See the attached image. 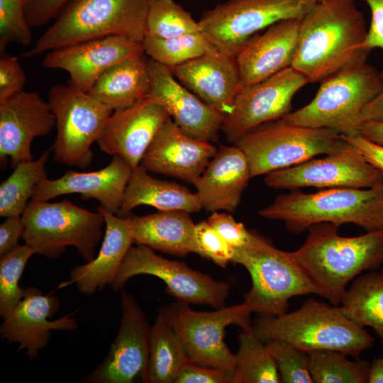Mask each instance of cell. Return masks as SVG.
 <instances>
[{"instance_id": "6da1fadb", "label": "cell", "mask_w": 383, "mask_h": 383, "mask_svg": "<svg viewBox=\"0 0 383 383\" xmlns=\"http://www.w3.org/2000/svg\"><path fill=\"white\" fill-rule=\"evenodd\" d=\"M367 34L355 0L317 1L300 21L292 67L309 82H321L370 51L362 48Z\"/></svg>"}, {"instance_id": "7a4b0ae2", "label": "cell", "mask_w": 383, "mask_h": 383, "mask_svg": "<svg viewBox=\"0 0 383 383\" xmlns=\"http://www.w3.org/2000/svg\"><path fill=\"white\" fill-rule=\"evenodd\" d=\"M340 225L320 223L311 226L301 246L292 254L319 289L321 297L340 304L349 283L364 271L383 265V229L345 237Z\"/></svg>"}, {"instance_id": "3957f363", "label": "cell", "mask_w": 383, "mask_h": 383, "mask_svg": "<svg viewBox=\"0 0 383 383\" xmlns=\"http://www.w3.org/2000/svg\"><path fill=\"white\" fill-rule=\"evenodd\" d=\"M252 333L264 343L282 340L306 353L331 350L355 358L373 347L374 341L341 306H331L313 298L294 311L260 316L252 323Z\"/></svg>"}, {"instance_id": "277c9868", "label": "cell", "mask_w": 383, "mask_h": 383, "mask_svg": "<svg viewBox=\"0 0 383 383\" xmlns=\"http://www.w3.org/2000/svg\"><path fill=\"white\" fill-rule=\"evenodd\" d=\"M260 216L284 222L302 233L314 224L353 223L367 231L383 229V184L366 189L331 188L315 193L297 189L277 196L259 211Z\"/></svg>"}, {"instance_id": "5b68a950", "label": "cell", "mask_w": 383, "mask_h": 383, "mask_svg": "<svg viewBox=\"0 0 383 383\" xmlns=\"http://www.w3.org/2000/svg\"><path fill=\"white\" fill-rule=\"evenodd\" d=\"M367 58H360L324 78L308 104L282 119L343 135L359 133L365 107L383 89L381 71L368 64Z\"/></svg>"}, {"instance_id": "8992f818", "label": "cell", "mask_w": 383, "mask_h": 383, "mask_svg": "<svg viewBox=\"0 0 383 383\" xmlns=\"http://www.w3.org/2000/svg\"><path fill=\"white\" fill-rule=\"evenodd\" d=\"M151 0H71L22 57L85 40L118 35L143 43Z\"/></svg>"}, {"instance_id": "52a82bcc", "label": "cell", "mask_w": 383, "mask_h": 383, "mask_svg": "<svg viewBox=\"0 0 383 383\" xmlns=\"http://www.w3.org/2000/svg\"><path fill=\"white\" fill-rule=\"evenodd\" d=\"M234 249L232 262L243 266L251 277L252 286L244 294V302L252 313L278 316L287 312L294 296H321L292 252L275 248L267 238L250 231L246 243Z\"/></svg>"}, {"instance_id": "ba28073f", "label": "cell", "mask_w": 383, "mask_h": 383, "mask_svg": "<svg viewBox=\"0 0 383 383\" xmlns=\"http://www.w3.org/2000/svg\"><path fill=\"white\" fill-rule=\"evenodd\" d=\"M23 240L35 253L55 259L67 247L75 248L87 262L96 257L105 221L99 212L77 206L69 199L58 202L31 199L21 215Z\"/></svg>"}, {"instance_id": "9c48e42d", "label": "cell", "mask_w": 383, "mask_h": 383, "mask_svg": "<svg viewBox=\"0 0 383 383\" xmlns=\"http://www.w3.org/2000/svg\"><path fill=\"white\" fill-rule=\"evenodd\" d=\"M345 143L334 130L295 125L281 118L253 128L235 145L246 155L255 177L332 154Z\"/></svg>"}, {"instance_id": "30bf717a", "label": "cell", "mask_w": 383, "mask_h": 383, "mask_svg": "<svg viewBox=\"0 0 383 383\" xmlns=\"http://www.w3.org/2000/svg\"><path fill=\"white\" fill-rule=\"evenodd\" d=\"M189 304L176 300L160 307L158 315L178 334L190 361L221 370L231 378L235 355L225 343L226 328L236 325L243 331H252L251 309L244 301L213 311H196Z\"/></svg>"}, {"instance_id": "8fae6325", "label": "cell", "mask_w": 383, "mask_h": 383, "mask_svg": "<svg viewBox=\"0 0 383 383\" xmlns=\"http://www.w3.org/2000/svg\"><path fill=\"white\" fill-rule=\"evenodd\" d=\"M48 101L56 118L57 135L51 148L54 160L67 166L89 167L91 147L114 110L69 83L52 87Z\"/></svg>"}, {"instance_id": "7c38bea8", "label": "cell", "mask_w": 383, "mask_h": 383, "mask_svg": "<svg viewBox=\"0 0 383 383\" xmlns=\"http://www.w3.org/2000/svg\"><path fill=\"white\" fill-rule=\"evenodd\" d=\"M316 0H228L203 13L201 32L220 51L235 57L256 33L281 21L301 18Z\"/></svg>"}, {"instance_id": "4fadbf2b", "label": "cell", "mask_w": 383, "mask_h": 383, "mask_svg": "<svg viewBox=\"0 0 383 383\" xmlns=\"http://www.w3.org/2000/svg\"><path fill=\"white\" fill-rule=\"evenodd\" d=\"M148 274L162 279L167 294L188 304L225 306L231 284L190 268L185 262L157 255L146 245L132 247L123 261L111 289L119 292L131 277Z\"/></svg>"}, {"instance_id": "5bb4252c", "label": "cell", "mask_w": 383, "mask_h": 383, "mask_svg": "<svg viewBox=\"0 0 383 383\" xmlns=\"http://www.w3.org/2000/svg\"><path fill=\"white\" fill-rule=\"evenodd\" d=\"M264 182L271 188L290 190L303 187L366 189L383 184V172L345 141L335 152L265 174Z\"/></svg>"}, {"instance_id": "9a60e30c", "label": "cell", "mask_w": 383, "mask_h": 383, "mask_svg": "<svg viewBox=\"0 0 383 383\" xmlns=\"http://www.w3.org/2000/svg\"><path fill=\"white\" fill-rule=\"evenodd\" d=\"M118 334L104 360L82 377L87 383H147L151 326L135 299L121 290Z\"/></svg>"}, {"instance_id": "2e32d148", "label": "cell", "mask_w": 383, "mask_h": 383, "mask_svg": "<svg viewBox=\"0 0 383 383\" xmlns=\"http://www.w3.org/2000/svg\"><path fill=\"white\" fill-rule=\"evenodd\" d=\"M289 67L257 83L243 87L222 127L227 140L235 144L253 128L282 118L291 112L296 93L309 83Z\"/></svg>"}, {"instance_id": "e0dca14e", "label": "cell", "mask_w": 383, "mask_h": 383, "mask_svg": "<svg viewBox=\"0 0 383 383\" xmlns=\"http://www.w3.org/2000/svg\"><path fill=\"white\" fill-rule=\"evenodd\" d=\"M149 95L160 104L174 123L189 136L217 142L225 116L179 84L169 67L147 59Z\"/></svg>"}, {"instance_id": "ac0fdd59", "label": "cell", "mask_w": 383, "mask_h": 383, "mask_svg": "<svg viewBox=\"0 0 383 383\" xmlns=\"http://www.w3.org/2000/svg\"><path fill=\"white\" fill-rule=\"evenodd\" d=\"M56 126V118L48 101L35 91H21L0 101V160L4 168L33 160L31 144Z\"/></svg>"}, {"instance_id": "d6986e66", "label": "cell", "mask_w": 383, "mask_h": 383, "mask_svg": "<svg viewBox=\"0 0 383 383\" xmlns=\"http://www.w3.org/2000/svg\"><path fill=\"white\" fill-rule=\"evenodd\" d=\"M170 118L165 108L148 94L128 107L114 110L96 143L102 152L123 158L134 170Z\"/></svg>"}, {"instance_id": "ffe728a7", "label": "cell", "mask_w": 383, "mask_h": 383, "mask_svg": "<svg viewBox=\"0 0 383 383\" xmlns=\"http://www.w3.org/2000/svg\"><path fill=\"white\" fill-rule=\"evenodd\" d=\"M58 297L43 294L39 289H25L21 301L3 318L0 335L7 343L20 344L17 351L27 350L31 360L38 358L39 350L45 348L52 336V331H74L76 319L69 314L50 321L60 308Z\"/></svg>"}, {"instance_id": "44dd1931", "label": "cell", "mask_w": 383, "mask_h": 383, "mask_svg": "<svg viewBox=\"0 0 383 383\" xmlns=\"http://www.w3.org/2000/svg\"><path fill=\"white\" fill-rule=\"evenodd\" d=\"M143 53L142 43L112 35L52 50L44 57L43 65L48 69L67 71L70 75L68 83L87 92L109 67Z\"/></svg>"}, {"instance_id": "7402d4cb", "label": "cell", "mask_w": 383, "mask_h": 383, "mask_svg": "<svg viewBox=\"0 0 383 383\" xmlns=\"http://www.w3.org/2000/svg\"><path fill=\"white\" fill-rule=\"evenodd\" d=\"M217 149L186 134L170 118L144 154L140 165L148 172L193 184L204 172Z\"/></svg>"}, {"instance_id": "603a6c76", "label": "cell", "mask_w": 383, "mask_h": 383, "mask_svg": "<svg viewBox=\"0 0 383 383\" xmlns=\"http://www.w3.org/2000/svg\"><path fill=\"white\" fill-rule=\"evenodd\" d=\"M181 84L225 116L242 88L235 57L218 49L170 67Z\"/></svg>"}, {"instance_id": "cb8c5ba5", "label": "cell", "mask_w": 383, "mask_h": 383, "mask_svg": "<svg viewBox=\"0 0 383 383\" xmlns=\"http://www.w3.org/2000/svg\"><path fill=\"white\" fill-rule=\"evenodd\" d=\"M132 171L123 158L114 156L106 167L96 171L69 170L57 179H43L35 187L32 199L49 201L64 194H79L82 199H95L116 214Z\"/></svg>"}, {"instance_id": "d4e9b609", "label": "cell", "mask_w": 383, "mask_h": 383, "mask_svg": "<svg viewBox=\"0 0 383 383\" xmlns=\"http://www.w3.org/2000/svg\"><path fill=\"white\" fill-rule=\"evenodd\" d=\"M301 18L279 21L252 36L235 56L241 86L250 85L292 67Z\"/></svg>"}, {"instance_id": "484cf974", "label": "cell", "mask_w": 383, "mask_h": 383, "mask_svg": "<svg viewBox=\"0 0 383 383\" xmlns=\"http://www.w3.org/2000/svg\"><path fill=\"white\" fill-rule=\"evenodd\" d=\"M252 178L246 155L236 145H221L204 172L192 184L202 209L234 211Z\"/></svg>"}, {"instance_id": "4316f807", "label": "cell", "mask_w": 383, "mask_h": 383, "mask_svg": "<svg viewBox=\"0 0 383 383\" xmlns=\"http://www.w3.org/2000/svg\"><path fill=\"white\" fill-rule=\"evenodd\" d=\"M97 211L105 221V233L98 255L86 264L72 267L70 279L60 288L74 284L79 292L91 296L106 285H112L115 277L134 243L127 218L118 216L102 206Z\"/></svg>"}, {"instance_id": "83f0119b", "label": "cell", "mask_w": 383, "mask_h": 383, "mask_svg": "<svg viewBox=\"0 0 383 383\" xmlns=\"http://www.w3.org/2000/svg\"><path fill=\"white\" fill-rule=\"evenodd\" d=\"M189 213L165 211L144 216L129 215L127 218L134 243L168 255L184 257L189 253L199 255L196 224Z\"/></svg>"}, {"instance_id": "f1b7e54d", "label": "cell", "mask_w": 383, "mask_h": 383, "mask_svg": "<svg viewBox=\"0 0 383 383\" xmlns=\"http://www.w3.org/2000/svg\"><path fill=\"white\" fill-rule=\"evenodd\" d=\"M141 165L133 170L118 216L127 218L133 209L141 205L151 206L159 211L194 213L202 209L196 192L176 182L155 179Z\"/></svg>"}, {"instance_id": "f546056e", "label": "cell", "mask_w": 383, "mask_h": 383, "mask_svg": "<svg viewBox=\"0 0 383 383\" xmlns=\"http://www.w3.org/2000/svg\"><path fill=\"white\" fill-rule=\"evenodd\" d=\"M145 53L113 65L96 81L87 93L118 110L131 106L149 94V77Z\"/></svg>"}, {"instance_id": "4dcf8cb0", "label": "cell", "mask_w": 383, "mask_h": 383, "mask_svg": "<svg viewBox=\"0 0 383 383\" xmlns=\"http://www.w3.org/2000/svg\"><path fill=\"white\" fill-rule=\"evenodd\" d=\"M355 323L372 328L383 345V274L371 271L357 277L345 292L340 304Z\"/></svg>"}, {"instance_id": "1f68e13d", "label": "cell", "mask_w": 383, "mask_h": 383, "mask_svg": "<svg viewBox=\"0 0 383 383\" xmlns=\"http://www.w3.org/2000/svg\"><path fill=\"white\" fill-rule=\"evenodd\" d=\"M188 360L181 338L157 314L150 331L147 383H174Z\"/></svg>"}, {"instance_id": "d6a6232c", "label": "cell", "mask_w": 383, "mask_h": 383, "mask_svg": "<svg viewBox=\"0 0 383 383\" xmlns=\"http://www.w3.org/2000/svg\"><path fill=\"white\" fill-rule=\"evenodd\" d=\"M52 148L38 159L23 162L14 167L11 175L0 185V216H21L32 199L37 185L48 178L45 165Z\"/></svg>"}, {"instance_id": "836d02e7", "label": "cell", "mask_w": 383, "mask_h": 383, "mask_svg": "<svg viewBox=\"0 0 383 383\" xmlns=\"http://www.w3.org/2000/svg\"><path fill=\"white\" fill-rule=\"evenodd\" d=\"M231 383H279L276 364L265 343L252 331H242Z\"/></svg>"}, {"instance_id": "e575fe53", "label": "cell", "mask_w": 383, "mask_h": 383, "mask_svg": "<svg viewBox=\"0 0 383 383\" xmlns=\"http://www.w3.org/2000/svg\"><path fill=\"white\" fill-rule=\"evenodd\" d=\"M309 370L313 383H366L370 363L355 358L350 360L345 354L331 350L307 353Z\"/></svg>"}, {"instance_id": "d590c367", "label": "cell", "mask_w": 383, "mask_h": 383, "mask_svg": "<svg viewBox=\"0 0 383 383\" xmlns=\"http://www.w3.org/2000/svg\"><path fill=\"white\" fill-rule=\"evenodd\" d=\"M142 44L145 55L169 67L218 50L201 31L165 39L145 35Z\"/></svg>"}, {"instance_id": "8d00e7d4", "label": "cell", "mask_w": 383, "mask_h": 383, "mask_svg": "<svg viewBox=\"0 0 383 383\" xmlns=\"http://www.w3.org/2000/svg\"><path fill=\"white\" fill-rule=\"evenodd\" d=\"M201 31L199 21L174 0H151L145 35L165 39Z\"/></svg>"}, {"instance_id": "74e56055", "label": "cell", "mask_w": 383, "mask_h": 383, "mask_svg": "<svg viewBox=\"0 0 383 383\" xmlns=\"http://www.w3.org/2000/svg\"><path fill=\"white\" fill-rule=\"evenodd\" d=\"M35 254L34 249L25 243L1 257L0 315L2 318L22 299L25 289L18 282L28 260Z\"/></svg>"}, {"instance_id": "f35d334b", "label": "cell", "mask_w": 383, "mask_h": 383, "mask_svg": "<svg viewBox=\"0 0 383 383\" xmlns=\"http://www.w3.org/2000/svg\"><path fill=\"white\" fill-rule=\"evenodd\" d=\"M283 383H313L308 353L282 340L265 343Z\"/></svg>"}, {"instance_id": "ab89813d", "label": "cell", "mask_w": 383, "mask_h": 383, "mask_svg": "<svg viewBox=\"0 0 383 383\" xmlns=\"http://www.w3.org/2000/svg\"><path fill=\"white\" fill-rule=\"evenodd\" d=\"M26 3V0H0V53L11 43L29 45L33 43Z\"/></svg>"}, {"instance_id": "60d3db41", "label": "cell", "mask_w": 383, "mask_h": 383, "mask_svg": "<svg viewBox=\"0 0 383 383\" xmlns=\"http://www.w3.org/2000/svg\"><path fill=\"white\" fill-rule=\"evenodd\" d=\"M196 240L199 255L226 267L233 261L235 249L229 245L208 223L201 221L195 226Z\"/></svg>"}, {"instance_id": "b9f144b4", "label": "cell", "mask_w": 383, "mask_h": 383, "mask_svg": "<svg viewBox=\"0 0 383 383\" xmlns=\"http://www.w3.org/2000/svg\"><path fill=\"white\" fill-rule=\"evenodd\" d=\"M26 83V74L16 57L0 55V101L23 91Z\"/></svg>"}, {"instance_id": "7bdbcfd3", "label": "cell", "mask_w": 383, "mask_h": 383, "mask_svg": "<svg viewBox=\"0 0 383 383\" xmlns=\"http://www.w3.org/2000/svg\"><path fill=\"white\" fill-rule=\"evenodd\" d=\"M208 223L231 247L237 248L248 241L250 231L237 222L227 213L213 211L207 218Z\"/></svg>"}, {"instance_id": "ee69618b", "label": "cell", "mask_w": 383, "mask_h": 383, "mask_svg": "<svg viewBox=\"0 0 383 383\" xmlns=\"http://www.w3.org/2000/svg\"><path fill=\"white\" fill-rule=\"evenodd\" d=\"M71 0H26L25 14L31 28H39L55 18Z\"/></svg>"}, {"instance_id": "f6af8a7d", "label": "cell", "mask_w": 383, "mask_h": 383, "mask_svg": "<svg viewBox=\"0 0 383 383\" xmlns=\"http://www.w3.org/2000/svg\"><path fill=\"white\" fill-rule=\"evenodd\" d=\"M174 383H231V378L221 370L189 360L181 368Z\"/></svg>"}, {"instance_id": "bcb514c9", "label": "cell", "mask_w": 383, "mask_h": 383, "mask_svg": "<svg viewBox=\"0 0 383 383\" xmlns=\"http://www.w3.org/2000/svg\"><path fill=\"white\" fill-rule=\"evenodd\" d=\"M371 11V23L362 48L371 51L374 48L383 50V0H362ZM383 77V69L381 71Z\"/></svg>"}, {"instance_id": "7dc6e473", "label": "cell", "mask_w": 383, "mask_h": 383, "mask_svg": "<svg viewBox=\"0 0 383 383\" xmlns=\"http://www.w3.org/2000/svg\"><path fill=\"white\" fill-rule=\"evenodd\" d=\"M342 138L353 146L372 165L383 172V145L375 143L360 133L343 135Z\"/></svg>"}, {"instance_id": "c3c4849f", "label": "cell", "mask_w": 383, "mask_h": 383, "mask_svg": "<svg viewBox=\"0 0 383 383\" xmlns=\"http://www.w3.org/2000/svg\"><path fill=\"white\" fill-rule=\"evenodd\" d=\"M24 223L21 216L6 218L0 225V257L16 248L23 238Z\"/></svg>"}, {"instance_id": "681fc988", "label": "cell", "mask_w": 383, "mask_h": 383, "mask_svg": "<svg viewBox=\"0 0 383 383\" xmlns=\"http://www.w3.org/2000/svg\"><path fill=\"white\" fill-rule=\"evenodd\" d=\"M359 133L365 138L383 145V120L365 121Z\"/></svg>"}, {"instance_id": "f907efd6", "label": "cell", "mask_w": 383, "mask_h": 383, "mask_svg": "<svg viewBox=\"0 0 383 383\" xmlns=\"http://www.w3.org/2000/svg\"><path fill=\"white\" fill-rule=\"evenodd\" d=\"M362 116L364 122L383 120V89L365 107Z\"/></svg>"}, {"instance_id": "816d5d0a", "label": "cell", "mask_w": 383, "mask_h": 383, "mask_svg": "<svg viewBox=\"0 0 383 383\" xmlns=\"http://www.w3.org/2000/svg\"><path fill=\"white\" fill-rule=\"evenodd\" d=\"M368 383H383V354L374 357L370 365Z\"/></svg>"}, {"instance_id": "f5cc1de1", "label": "cell", "mask_w": 383, "mask_h": 383, "mask_svg": "<svg viewBox=\"0 0 383 383\" xmlns=\"http://www.w3.org/2000/svg\"><path fill=\"white\" fill-rule=\"evenodd\" d=\"M381 272L383 274V268L382 269Z\"/></svg>"}, {"instance_id": "db71d44e", "label": "cell", "mask_w": 383, "mask_h": 383, "mask_svg": "<svg viewBox=\"0 0 383 383\" xmlns=\"http://www.w3.org/2000/svg\"><path fill=\"white\" fill-rule=\"evenodd\" d=\"M316 1H321V0H316Z\"/></svg>"}]
</instances>
